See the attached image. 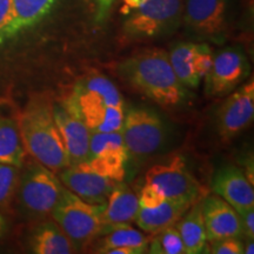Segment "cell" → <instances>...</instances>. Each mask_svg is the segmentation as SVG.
<instances>
[{
  "label": "cell",
  "mask_w": 254,
  "mask_h": 254,
  "mask_svg": "<svg viewBox=\"0 0 254 254\" xmlns=\"http://www.w3.org/2000/svg\"><path fill=\"white\" fill-rule=\"evenodd\" d=\"M244 253H254V239H249V238H246V243H244Z\"/></svg>",
  "instance_id": "cell-33"
},
{
  "label": "cell",
  "mask_w": 254,
  "mask_h": 254,
  "mask_svg": "<svg viewBox=\"0 0 254 254\" xmlns=\"http://www.w3.org/2000/svg\"><path fill=\"white\" fill-rule=\"evenodd\" d=\"M26 154L19 127V116L11 110L0 107V163L20 168Z\"/></svg>",
  "instance_id": "cell-20"
},
{
  "label": "cell",
  "mask_w": 254,
  "mask_h": 254,
  "mask_svg": "<svg viewBox=\"0 0 254 254\" xmlns=\"http://www.w3.org/2000/svg\"><path fill=\"white\" fill-rule=\"evenodd\" d=\"M19 180V167L0 163V207L8 205L15 193Z\"/></svg>",
  "instance_id": "cell-26"
},
{
  "label": "cell",
  "mask_w": 254,
  "mask_h": 254,
  "mask_svg": "<svg viewBox=\"0 0 254 254\" xmlns=\"http://www.w3.org/2000/svg\"><path fill=\"white\" fill-rule=\"evenodd\" d=\"M19 127L26 153L55 173L69 166L62 132L47 98L32 99L19 116Z\"/></svg>",
  "instance_id": "cell-3"
},
{
  "label": "cell",
  "mask_w": 254,
  "mask_h": 254,
  "mask_svg": "<svg viewBox=\"0 0 254 254\" xmlns=\"http://www.w3.org/2000/svg\"><path fill=\"white\" fill-rule=\"evenodd\" d=\"M254 118V81L232 91L218 111L217 128L222 140L230 141L243 133Z\"/></svg>",
  "instance_id": "cell-12"
},
{
  "label": "cell",
  "mask_w": 254,
  "mask_h": 254,
  "mask_svg": "<svg viewBox=\"0 0 254 254\" xmlns=\"http://www.w3.org/2000/svg\"><path fill=\"white\" fill-rule=\"evenodd\" d=\"M127 161L122 132H91L88 155L79 165L114 182H123Z\"/></svg>",
  "instance_id": "cell-11"
},
{
  "label": "cell",
  "mask_w": 254,
  "mask_h": 254,
  "mask_svg": "<svg viewBox=\"0 0 254 254\" xmlns=\"http://www.w3.org/2000/svg\"><path fill=\"white\" fill-rule=\"evenodd\" d=\"M53 116L65 142L69 166L84 163L90 147V129L63 101L53 103Z\"/></svg>",
  "instance_id": "cell-16"
},
{
  "label": "cell",
  "mask_w": 254,
  "mask_h": 254,
  "mask_svg": "<svg viewBox=\"0 0 254 254\" xmlns=\"http://www.w3.org/2000/svg\"><path fill=\"white\" fill-rule=\"evenodd\" d=\"M183 8V0H148L126 19L124 36L133 40L168 36L182 25Z\"/></svg>",
  "instance_id": "cell-5"
},
{
  "label": "cell",
  "mask_w": 254,
  "mask_h": 254,
  "mask_svg": "<svg viewBox=\"0 0 254 254\" xmlns=\"http://www.w3.org/2000/svg\"><path fill=\"white\" fill-rule=\"evenodd\" d=\"M176 226L182 237L186 254H200L207 251L204 218L201 212V200L196 201L178 220Z\"/></svg>",
  "instance_id": "cell-22"
},
{
  "label": "cell",
  "mask_w": 254,
  "mask_h": 254,
  "mask_svg": "<svg viewBox=\"0 0 254 254\" xmlns=\"http://www.w3.org/2000/svg\"><path fill=\"white\" fill-rule=\"evenodd\" d=\"M139 207L138 195L128 185L118 182L104 205L101 214L104 227L135 222Z\"/></svg>",
  "instance_id": "cell-18"
},
{
  "label": "cell",
  "mask_w": 254,
  "mask_h": 254,
  "mask_svg": "<svg viewBox=\"0 0 254 254\" xmlns=\"http://www.w3.org/2000/svg\"><path fill=\"white\" fill-rule=\"evenodd\" d=\"M58 0H11L12 21L9 38L39 23L50 13Z\"/></svg>",
  "instance_id": "cell-24"
},
{
  "label": "cell",
  "mask_w": 254,
  "mask_h": 254,
  "mask_svg": "<svg viewBox=\"0 0 254 254\" xmlns=\"http://www.w3.org/2000/svg\"><path fill=\"white\" fill-rule=\"evenodd\" d=\"M148 0H124L127 8H138L139 6L144 5Z\"/></svg>",
  "instance_id": "cell-32"
},
{
  "label": "cell",
  "mask_w": 254,
  "mask_h": 254,
  "mask_svg": "<svg viewBox=\"0 0 254 254\" xmlns=\"http://www.w3.org/2000/svg\"><path fill=\"white\" fill-rule=\"evenodd\" d=\"M12 21L11 0H0V44L9 39V26Z\"/></svg>",
  "instance_id": "cell-29"
},
{
  "label": "cell",
  "mask_w": 254,
  "mask_h": 254,
  "mask_svg": "<svg viewBox=\"0 0 254 254\" xmlns=\"http://www.w3.org/2000/svg\"><path fill=\"white\" fill-rule=\"evenodd\" d=\"M60 182L66 189L92 205H105L118 182L100 176L81 165L60 171Z\"/></svg>",
  "instance_id": "cell-14"
},
{
  "label": "cell",
  "mask_w": 254,
  "mask_h": 254,
  "mask_svg": "<svg viewBox=\"0 0 254 254\" xmlns=\"http://www.w3.org/2000/svg\"><path fill=\"white\" fill-rule=\"evenodd\" d=\"M23 165L25 168L17 186L20 204L32 214H51L62 196L64 185L53 171L34 159Z\"/></svg>",
  "instance_id": "cell-7"
},
{
  "label": "cell",
  "mask_w": 254,
  "mask_h": 254,
  "mask_svg": "<svg viewBox=\"0 0 254 254\" xmlns=\"http://www.w3.org/2000/svg\"><path fill=\"white\" fill-rule=\"evenodd\" d=\"M122 136L128 159L142 161L160 150L166 127L154 111L133 107L124 116Z\"/></svg>",
  "instance_id": "cell-6"
},
{
  "label": "cell",
  "mask_w": 254,
  "mask_h": 254,
  "mask_svg": "<svg viewBox=\"0 0 254 254\" xmlns=\"http://www.w3.org/2000/svg\"><path fill=\"white\" fill-rule=\"evenodd\" d=\"M100 237L95 251L97 253H107L114 249H129L135 254H142L147 252L150 243V237L129 226V224L105 226Z\"/></svg>",
  "instance_id": "cell-21"
},
{
  "label": "cell",
  "mask_w": 254,
  "mask_h": 254,
  "mask_svg": "<svg viewBox=\"0 0 254 254\" xmlns=\"http://www.w3.org/2000/svg\"><path fill=\"white\" fill-rule=\"evenodd\" d=\"M182 24L190 36L222 44L231 25V0H186Z\"/></svg>",
  "instance_id": "cell-8"
},
{
  "label": "cell",
  "mask_w": 254,
  "mask_h": 254,
  "mask_svg": "<svg viewBox=\"0 0 254 254\" xmlns=\"http://www.w3.org/2000/svg\"><path fill=\"white\" fill-rule=\"evenodd\" d=\"M211 247L209 252L213 254H243L244 241L243 238H224L214 241H209Z\"/></svg>",
  "instance_id": "cell-28"
},
{
  "label": "cell",
  "mask_w": 254,
  "mask_h": 254,
  "mask_svg": "<svg viewBox=\"0 0 254 254\" xmlns=\"http://www.w3.org/2000/svg\"><path fill=\"white\" fill-rule=\"evenodd\" d=\"M113 0H98V15L97 20H103L112 5Z\"/></svg>",
  "instance_id": "cell-31"
},
{
  "label": "cell",
  "mask_w": 254,
  "mask_h": 254,
  "mask_svg": "<svg viewBox=\"0 0 254 254\" xmlns=\"http://www.w3.org/2000/svg\"><path fill=\"white\" fill-rule=\"evenodd\" d=\"M201 212L208 243L224 238H244L238 212L219 195H205Z\"/></svg>",
  "instance_id": "cell-15"
},
{
  "label": "cell",
  "mask_w": 254,
  "mask_h": 254,
  "mask_svg": "<svg viewBox=\"0 0 254 254\" xmlns=\"http://www.w3.org/2000/svg\"><path fill=\"white\" fill-rule=\"evenodd\" d=\"M31 250L36 254H69L75 249L56 221L44 222L31 237Z\"/></svg>",
  "instance_id": "cell-23"
},
{
  "label": "cell",
  "mask_w": 254,
  "mask_h": 254,
  "mask_svg": "<svg viewBox=\"0 0 254 254\" xmlns=\"http://www.w3.org/2000/svg\"><path fill=\"white\" fill-rule=\"evenodd\" d=\"M211 46L206 43H179L168 52L178 79L186 87H198L213 62Z\"/></svg>",
  "instance_id": "cell-13"
},
{
  "label": "cell",
  "mask_w": 254,
  "mask_h": 254,
  "mask_svg": "<svg viewBox=\"0 0 254 254\" xmlns=\"http://www.w3.org/2000/svg\"><path fill=\"white\" fill-rule=\"evenodd\" d=\"M116 71L135 90L163 107L178 106L187 97V87L174 73L168 52L161 49L135 53L119 63Z\"/></svg>",
  "instance_id": "cell-1"
},
{
  "label": "cell",
  "mask_w": 254,
  "mask_h": 254,
  "mask_svg": "<svg viewBox=\"0 0 254 254\" xmlns=\"http://www.w3.org/2000/svg\"><path fill=\"white\" fill-rule=\"evenodd\" d=\"M147 252L152 254H186L185 246L176 225L151 234Z\"/></svg>",
  "instance_id": "cell-25"
},
{
  "label": "cell",
  "mask_w": 254,
  "mask_h": 254,
  "mask_svg": "<svg viewBox=\"0 0 254 254\" xmlns=\"http://www.w3.org/2000/svg\"><path fill=\"white\" fill-rule=\"evenodd\" d=\"M250 71V62L241 47L230 46L218 51L204 77L206 94L215 98L228 95L246 80Z\"/></svg>",
  "instance_id": "cell-10"
},
{
  "label": "cell",
  "mask_w": 254,
  "mask_h": 254,
  "mask_svg": "<svg viewBox=\"0 0 254 254\" xmlns=\"http://www.w3.org/2000/svg\"><path fill=\"white\" fill-rule=\"evenodd\" d=\"M239 215L244 238L254 239V207L237 211Z\"/></svg>",
  "instance_id": "cell-30"
},
{
  "label": "cell",
  "mask_w": 254,
  "mask_h": 254,
  "mask_svg": "<svg viewBox=\"0 0 254 254\" xmlns=\"http://www.w3.org/2000/svg\"><path fill=\"white\" fill-rule=\"evenodd\" d=\"M146 183L157 185L166 199L194 204L205 196L204 187L190 171L185 158L173 155L152 166L146 173Z\"/></svg>",
  "instance_id": "cell-9"
},
{
  "label": "cell",
  "mask_w": 254,
  "mask_h": 254,
  "mask_svg": "<svg viewBox=\"0 0 254 254\" xmlns=\"http://www.w3.org/2000/svg\"><path fill=\"white\" fill-rule=\"evenodd\" d=\"M5 228H6V220L5 218L0 214V237H1L2 233L5 232Z\"/></svg>",
  "instance_id": "cell-34"
},
{
  "label": "cell",
  "mask_w": 254,
  "mask_h": 254,
  "mask_svg": "<svg viewBox=\"0 0 254 254\" xmlns=\"http://www.w3.org/2000/svg\"><path fill=\"white\" fill-rule=\"evenodd\" d=\"M192 205L180 200L166 199L153 208L139 207L135 222L145 233L154 234L164 228L176 225Z\"/></svg>",
  "instance_id": "cell-19"
},
{
  "label": "cell",
  "mask_w": 254,
  "mask_h": 254,
  "mask_svg": "<svg viewBox=\"0 0 254 254\" xmlns=\"http://www.w3.org/2000/svg\"><path fill=\"white\" fill-rule=\"evenodd\" d=\"M104 205H92L64 186L62 196L52 211V217L77 251L98 239L104 230Z\"/></svg>",
  "instance_id": "cell-4"
},
{
  "label": "cell",
  "mask_w": 254,
  "mask_h": 254,
  "mask_svg": "<svg viewBox=\"0 0 254 254\" xmlns=\"http://www.w3.org/2000/svg\"><path fill=\"white\" fill-rule=\"evenodd\" d=\"M63 103L90 132L122 131L125 116L124 99L116 85L104 75L81 78Z\"/></svg>",
  "instance_id": "cell-2"
},
{
  "label": "cell",
  "mask_w": 254,
  "mask_h": 254,
  "mask_svg": "<svg viewBox=\"0 0 254 254\" xmlns=\"http://www.w3.org/2000/svg\"><path fill=\"white\" fill-rule=\"evenodd\" d=\"M139 206L146 208H153L155 206L160 205L166 200V196L163 193V190L157 185L151 183H146L142 186L140 194L138 195Z\"/></svg>",
  "instance_id": "cell-27"
},
{
  "label": "cell",
  "mask_w": 254,
  "mask_h": 254,
  "mask_svg": "<svg viewBox=\"0 0 254 254\" xmlns=\"http://www.w3.org/2000/svg\"><path fill=\"white\" fill-rule=\"evenodd\" d=\"M212 190L236 211L254 207L253 183L236 165L219 168L212 179Z\"/></svg>",
  "instance_id": "cell-17"
}]
</instances>
